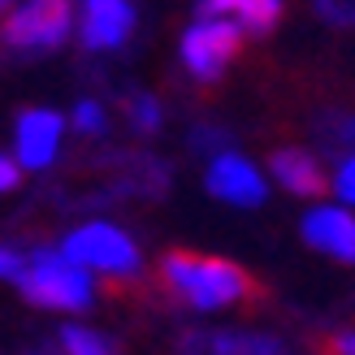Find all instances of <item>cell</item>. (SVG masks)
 <instances>
[{
	"label": "cell",
	"mask_w": 355,
	"mask_h": 355,
	"mask_svg": "<svg viewBox=\"0 0 355 355\" xmlns=\"http://www.w3.org/2000/svg\"><path fill=\"white\" fill-rule=\"evenodd\" d=\"M239 44H243V26L234 17H195V22L182 31L178 52H182V65L195 78L212 83L230 61H234Z\"/></svg>",
	"instance_id": "cell-4"
},
{
	"label": "cell",
	"mask_w": 355,
	"mask_h": 355,
	"mask_svg": "<svg viewBox=\"0 0 355 355\" xmlns=\"http://www.w3.org/2000/svg\"><path fill=\"white\" fill-rule=\"evenodd\" d=\"M74 130L78 135H100L104 130V109L96 100H78L74 104Z\"/></svg>",
	"instance_id": "cell-15"
},
{
	"label": "cell",
	"mask_w": 355,
	"mask_h": 355,
	"mask_svg": "<svg viewBox=\"0 0 355 355\" xmlns=\"http://www.w3.org/2000/svg\"><path fill=\"white\" fill-rule=\"evenodd\" d=\"M130 121H135V130H156L161 126V104H156L152 96H135L130 100Z\"/></svg>",
	"instance_id": "cell-13"
},
{
	"label": "cell",
	"mask_w": 355,
	"mask_h": 355,
	"mask_svg": "<svg viewBox=\"0 0 355 355\" xmlns=\"http://www.w3.org/2000/svg\"><path fill=\"white\" fill-rule=\"evenodd\" d=\"M22 273H26V260H22V256H13L9 247H0V277L22 282Z\"/></svg>",
	"instance_id": "cell-16"
},
{
	"label": "cell",
	"mask_w": 355,
	"mask_h": 355,
	"mask_svg": "<svg viewBox=\"0 0 355 355\" xmlns=\"http://www.w3.org/2000/svg\"><path fill=\"white\" fill-rule=\"evenodd\" d=\"M304 243L343 264H355V212L343 204H316L304 217Z\"/></svg>",
	"instance_id": "cell-9"
},
{
	"label": "cell",
	"mask_w": 355,
	"mask_h": 355,
	"mask_svg": "<svg viewBox=\"0 0 355 355\" xmlns=\"http://www.w3.org/2000/svg\"><path fill=\"white\" fill-rule=\"evenodd\" d=\"M17 291H22L35 308L83 312V308H92V299H96V282H92V273L78 269L57 247V252H35L26 260V273L17 282Z\"/></svg>",
	"instance_id": "cell-2"
},
{
	"label": "cell",
	"mask_w": 355,
	"mask_h": 355,
	"mask_svg": "<svg viewBox=\"0 0 355 355\" xmlns=\"http://www.w3.org/2000/svg\"><path fill=\"white\" fill-rule=\"evenodd\" d=\"M61 347H65V355H113V343L104 338V334L87 329V325H65Z\"/></svg>",
	"instance_id": "cell-12"
},
{
	"label": "cell",
	"mask_w": 355,
	"mask_h": 355,
	"mask_svg": "<svg viewBox=\"0 0 355 355\" xmlns=\"http://www.w3.org/2000/svg\"><path fill=\"white\" fill-rule=\"evenodd\" d=\"M325 22H355V5H316Z\"/></svg>",
	"instance_id": "cell-18"
},
{
	"label": "cell",
	"mask_w": 355,
	"mask_h": 355,
	"mask_svg": "<svg viewBox=\"0 0 355 355\" xmlns=\"http://www.w3.org/2000/svg\"><path fill=\"white\" fill-rule=\"evenodd\" d=\"M204 187H208L212 200L234 204V208H260L264 195H269L264 173L247 161V156H239V152L212 156V165H208V173H204Z\"/></svg>",
	"instance_id": "cell-6"
},
{
	"label": "cell",
	"mask_w": 355,
	"mask_h": 355,
	"mask_svg": "<svg viewBox=\"0 0 355 355\" xmlns=\"http://www.w3.org/2000/svg\"><path fill=\"white\" fill-rule=\"evenodd\" d=\"M334 191H338L343 208H355V152L343 156L338 169H334Z\"/></svg>",
	"instance_id": "cell-14"
},
{
	"label": "cell",
	"mask_w": 355,
	"mask_h": 355,
	"mask_svg": "<svg viewBox=\"0 0 355 355\" xmlns=\"http://www.w3.org/2000/svg\"><path fill=\"white\" fill-rule=\"evenodd\" d=\"M17 178H22V165H17L13 156H5V152H0V195H5V191H13V187H17Z\"/></svg>",
	"instance_id": "cell-17"
},
{
	"label": "cell",
	"mask_w": 355,
	"mask_h": 355,
	"mask_svg": "<svg viewBox=\"0 0 355 355\" xmlns=\"http://www.w3.org/2000/svg\"><path fill=\"white\" fill-rule=\"evenodd\" d=\"M260 355H286V351H282V347H277V343H269V347H264V351H260Z\"/></svg>",
	"instance_id": "cell-20"
},
{
	"label": "cell",
	"mask_w": 355,
	"mask_h": 355,
	"mask_svg": "<svg viewBox=\"0 0 355 355\" xmlns=\"http://www.w3.org/2000/svg\"><path fill=\"white\" fill-rule=\"evenodd\" d=\"M269 173H273L291 195H316V191L325 187L321 161H316V156H308L304 148H277L273 161H269Z\"/></svg>",
	"instance_id": "cell-10"
},
{
	"label": "cell",
	"mask_w": 355,
	"mask_h": 355,
	"mask_svg": "<svg viewBox=\"0 0 355 355\" xmlns=\"http://www.w3.org/2000/svg\"><path fill=\"white\" fill-rule=\"evenodd\" d=\"M277 17H282L277 0H234V22L243 26V35H252V40L269 35L277 26Z\"/></svg>",
	"instance_id": "cell-11"
},
{
	"label": "cell",
	"mask_w": 355,
	"mask_h": 355,
	"mask_svg": "<svg viewBox=\"0 0 355 355\" xmlns=\"http://www.w3.org/2000/svg\"><path fill=\"white\" fill-rule=\"evenodd\" d=\"M334 355H355V329H347V334L334 338Z\"/></svg>",
	"instance_id": "cell-19"
},
{
	"label": "cell",
	"mask_w": 355,
	"mask_h": 355,
	"mask_svg": "<svg viewBox=\"0 0 355 355\" xmlns=\"http://www.w3.org/2000/svg\"><path fill=\"white\" fill-rule=\"evenodd\" d=\"M74 31V13L61 0H26L5 17V44L22 52H52L69 40Z\"/></svg>",
	"instance_id": "cell-5"
},
{
	"label": "cell",
	"mask_w": 355,
	"mask_h": 355,
	"mask_svg": "<svg viewBox=\"0 0 355 355\" xmlns=\"http://www.w3.org/2000/svg\"><path fill=\"white\" fill-rule=\"evenodd\" d=\"M165 282L182 304L200 312L230 308L247 295V273L230 260L217 256H195V252H173L165 256Z\"/></svg>",
	"instance_id": "cell-1"
},
{
	"label": "cell",
	"mask_w": 355,
	"mask_h": 355,
	"mask_svg": "<svg viewBox=\"0 0 355 355\" xmlns=\"http://www.w3.org/2000/svg\"><path fill=\"white\" fill-rule=\"evenodd\" d=\"M61 135H65V117L61 113H52V109H26V113H17L13 161L22 165V169H48L52 161H57Z\"/></svg>",
	"instance_id": "cell-7"
},
{
	"label": "cell",
	"mask_w": 355,
	"mask_h": 355,
	"mask_svg": "<svg viewBox=\"0 0 355 355\" xmlns=\"http://www.w3.org/2000/svg\"><path fill=\"white\" fill-rule=\"evenodd\" d=\"M135 35V5L126 0H87L78 13V40L92 52H113Z\"/></svg>",
	"instance_id": "cell-8"
},
{
	"label": "cell",
	"mask_w": 355,
	"mask_h": 355,
	"mask_svg": "<svg viewBox=\"0 0 355 355\" xmlns=\"http://www.w3.org/2000/svg\"><path fill=\"white\" fill-rule=\"evenodd\" d=\"M61 252L92 277L96 273H104V277H135L139 273V247L113 221H87L78 230H69Z\"/></svg>",
	"instance_id": "cell-3"
}]
</instances>
